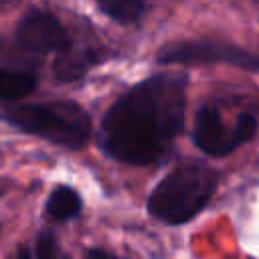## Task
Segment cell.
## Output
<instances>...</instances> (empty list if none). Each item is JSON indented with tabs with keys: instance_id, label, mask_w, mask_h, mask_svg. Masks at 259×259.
Instances as JSON below:
<instances>
[{
	"instance_id": "1",
	"label": "cell",
	"mask_w": 259,
	"mask_h": 259,
	"mask_svg": "<svg viewBox=\"0 0 259 259\" xmlns=\"http://www.w3.org/2000/svg\"><path fill=\"white\" fill-rule=\"evenodd\" d=\"M186 81L184 73H158L117 97L99 125L101 152L130 166L160 162L184 125Z\"/></svg>"
},
{
	"instance_id": "2",
	"label": "cell",
	"mask_w": 259,
	"mask_h": 259,
	"mask_svg": "<svg viewBox=\"0 0 259 259\" xmlns=\"http://www.w3.org/2000/svg\"><path fill=\"white\" fill-rule=\"evenodd\" d=\"M219 186V172L198 160H186L170 170L150 192L148 212L166 225L192 221L212 198Z\"/></svg>"
},
{
	"instance_id": "3",
	"label": "cell",
	"mask_w": 259,
	"mask_h": 259,
	"mask_svg": "<svg viewBox=\"0 0 259 259\" xmlns=\"http://www.w3.org/2000/svg\"><path fill=\"white\" fill-rule=\"evenodd\" d=\"M0 119L28 136H36L67 150L85 148L93 132L89 113L73 99L16 103L2 109Z\"/></svg>"
},
{
	"instance_id": "4",
	"label": "cell",
	"mask_w": 259,
	"mask_h": 259,
	"mask_svg": "<svg viewBox=\"0 0 259 259\" xmlns=\"http://www.w3.org/2000/svg\"><path fill=\"white\" fill-rule=\"evenodd\" d=\"M160 65H233L245 71H259V55L221 38H184L160 47Z\"/></svg>"
},
{
	"instance_id": "5",
	"label": "cell",
	"mask_w": 259,
	"mask_h": 259,
	"mask_svg": "<svg viewBox=\"0 0 259 259\" xmlns=\"http://www.w3.org/2000/svg\"><path fill=\"white\" fill-rule=\"evenodd\" d=\"M259 121L253 113H239L233 127H227L221 111L214 103H204L198 107L192 127V142L204 154L212 158H223L237 150L239 146L251 142L257 136Z\"/></svg>"
},
{
	"instance_id": "6",
	"label": "cell",
	"mask_w": 259,
	"mask_h": 259,
	"mask_svg": "<svg viewBox=\"0 0 259 259\" xmlns=\"http://www.w3.org/2000/svg\"><path fill=\"white\" fill-rule=\"evenodd\" d=\"M12 45L26 57L38 61L49 53H63L73 45V38L57 14L45 8H32L18 18Z\"/></svg>"
},
{
	"instance_id": "7",
	"label": "cell",
	"mask_w": 259,
	"mask_h": 259,
	"mask_svg": "<svg viewBox=\"0 0 259 259\" xmlns=\"http://www.w3.org/2000/svg\"><path fill=\"white\" fill-rule=\"evenodd\" d=\"M103 59L97 47H75L71 45L57 55L53 65V75L59 83H73L87 75V71Z\"/></svg>"
},
{
	"instance_id": "8",
	"label": "cell",
	"mask_w": 259,
	"mask_h": 259,
	"mask_svg": "<svg viewBox=\"0 0 259 259\" xmlns=\"http://www.w3.org/2000/svg\"><path fill=\"white\" fill-rule=\"evenodd\" d=\"M83 198L81 194L69 184H57L45 202V214L55 223H67L81 214Z\"/></svg>"
},
{
	"instance_id": "9",
	"label": "cell",
	"mask_w": 259,
	"mask_h": 259,
	"mask_svg": "<svg viewBox=\"0 0 259 259\" xmlns=\"http://www.w3.org/2000/svg\"><path fill=\"white\" fill-rule=\"evenodd\" d=\"M38 85L32 69H0V101H18L28 97Z\"/></svg>"
},
{
	"instance_id": "10",
	"label": "cell",
	"mask_w": 259,
	"mask_h": 259,
	"mask_svg": "<svg viewBox=\"0 0 259 259\" xmlns=\"http://www.w3.org/2000/svg\"><path fill=\"white\" fill-rule=\"evenodd\" d=\"M97 10L117 24H136L150 6L142 0H101L97 2Z\"/></svg>"
},
{
	"instance_id": "11",
	"label": "cell",
	"mask_w": 259,
	"mask_h": 259,
	"mask_svg": "<svg viewBox=\"0 0 259 259\" xmlns=\"http://www.w3.org/2000/svg\"><path fill=\"white\" fill-rule=\"evenodd\" d=\"M30 251H32V257L34 259H71L65 253V249L61 247V243L55 237V233L49 231V229L36 233Z\"/></svg>"
},
{
	"instance_id": "12",
	"label": "cell",
	"mask_w": 259,
	"mask_h": 259,
	"mask_svg": "<svg viewBox=\"0 0 259 259\" xmlns=\"http://www.w3.org/2000/svg\"><path fill=\"white\" fill-rule=\"evenodd\" d=\"M83 259H123V257H119L107 249H101V247H91V249H85Z\"/></svg>"
},
{
	"instance_id": "13",
	"label": "cell",
	"mask_w": 259,
	"mask_h": 259,
	"mask_svg": "<svg viewBox=\"0 0 259 259\" xmlns=\"http://www.w3.org/2000/svg\"><path fill=\"white\" fill-rule=\"evenodd\" d=\"M10 259H34V257H32V251H30V245H24V243H22Z\"/></svg>"
},
{
	"instance_id": "14",
	"label": "cell",
	"mask_w": 259,
	"mask_h": 259,
	"mask_svg": "<svg viewBox=\"0 0 259 259\" xmlns=\"http://www.w3.org/2000/svg\"><path fill=\"white\" fill-rule=\"evenodd\" d=\"M8 188H10V182H8V178H0V198L8 192Z\"/></svg>"
},
{
	"instance_id": "15",
	"label": "cell",
	"mask_w": 259,
	"mask_h": 259,
	"mask_svg": "<svg viewBox=\"0 0 259 259\" xmlns=\"http://www.w3.org/2000/svg\"><path fill=\"white\" fill-rule=\"evenodd\" d=\"M0 231H2V227H0Z\"/></svg>"
}]
</instances>
